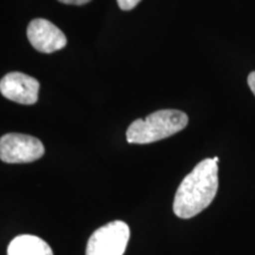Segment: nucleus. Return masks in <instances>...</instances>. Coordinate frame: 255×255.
<instances>
[{"label":"nucleus","mask_w":255,"mask_h":255,"mask_svg":"<svg viewBox=\"0 0 255 255\" xmlns=\"http://www.w3.org/2000/svg\"><path fill=\"white\" fill-rule=\"evenodd\" d=\"M189 119L183 111L164 109L155 111L145 119L133 121L127 130V141L133 144H149L182 131Z\"/></svg>","instance_id":"2"},{"label":"nucleus","mask_w":255,"mask_h":255,"mask_svg":"<svg viewBox=\"0 0 255 255\" xmlns=\"http://www.w3.org/2000/svg\"><path fill=\"white\" fill-rule=\"evenodd\" d=\"M219 167L213 158L201 161L183 178L175 194L173 210L180 219H191L209 207L218 193Z\"/></svg>","instance_id":"1"},{"label":"nucleus","mask_w":255,"mask_h":255,"mask_svg":"<svg viewBox=\"0 0 255 255\" xmlns=\"http://www.w3.org/2000/svg\"><path fill=\"white\" fill-rule=\"evenodd\" d=\"M58 1L63 2V4H66V5H85L88 4V2H90L91 0H58Z\"/></svg>","instance_id":"9"},{"label":"nucleus","mask_w":255,"mask_h":255,"mask_svg":"<svg viewBox=\"0 0 255 255\" xmlns=\"http://www.w3.org/2000/svg\"><path fill=\"white\" fill-rule=\"evenodd\" d=\"M39 88L40 84L36 78L21 72H9L0 81L1 95L19 104H36Z\"/></svg>","instance_id":"6"},{"label":"nucleus","mask_w":255,"mask_h":255,"mask_svg":"<svg viewBox=\"0 0 255 255\" xmlns=\"http://www.w3.org/2000/svg\"><path fill=\"white\" fill-rule=\"evenodd\" d=\"M130 240L126 222L113 221L94 232L89 239L85 255H123Z\"/></svg>","instance_id":"3"},{"label":"nucleus","mask_w":255,"mask_h":255,"mask_svg":"<svg viewBox=\"0 0 255 255\" xmlns=\"http://www.w3.org/2000/svg\"><path fill=\"white\" fill-rule=\"evenodd\" d=\"M44 154L45 148L37 137L15 132L0 137V159L5 163H31Z\"/></svg>","instance_id":"4"},{"label":"nucleus","mask_w":255,"mask_h":255,"mask_svg":"<svg viewBox=\"0 0 255 255\" xmlns=\"http://www.w3.org/2000/svg\"><path fill=\"white\" fill-rule=\"evenodd\" d=\"M139 2L141 0H117V4L123 11H130V9L135 8Z\"/></svg>","instance_id":"8"},{"label":"nucleus","mask_w":255,"mask_h":255,"mask_svg":"<svg viewBox=\"0 0 255 255\" xmlns=\"http://www.w3.org/2000/svg\"><path fill=\"white\" fill-rule=\"evenodd\" d=\"M247 81H248V87H250L252 92H253L255 96V71L251 72L250 75H248Z\"/></svg>","instance_id":"10"},{"label":"nucleus","mask_w":255,"mask_h":255,"mask_svg":"<svg viewBox=\"0 0 255 255\" xmlns=\"http://www.w3.org/2000/svg\"><path fill=\"white\" fill-rule=\"evenodd\" d=\"M7 255H53L51 247L36 235L23 234L9 242Z\"/></svg>","instance_id":"7"},{"label":"nucleus","mask_w":255,"mask_h":255,"mask_svg":"<svg viewBox=\"0 0 255 255\" xmlns=\"http://www.w3.org/2000/svg\"><path fill=\"white\" fill-rule=\"evenodd\" d=\"M27 39L41 53H53L64 49L68 43L63 31L43 18L33 19L28 24Z\"/></svg>","instance_id":"5"}]
</instances>
